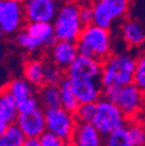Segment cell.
Instances as JSON below:
<instances>
[{
  "mask_svg": "<svg viewBox=\"0 0 145 146\" xmlns=\"http://www.w3.org/2000/svg\"><path fill=\"white\" fill-rule=\"evenodd\" d=\"M137 58L130 53H112L103 62L100 82L103 88L134 82Z\"/></svg>",
  "mask_w": 145,
  "mask_h": 146,
  "instance_id": "1",
  "label": "cell"
},
{
  "mask_svg": "<svg viewBox=\"0 0 145 146\" xmlns=\"http://www.w3.org/2000/svg\"><path fill=\"white\" fill-rule=\"evenodd\" d=\"M79 53L104 62L112 54V34L109 29L90 23L84 27L77 40Z\"/></svg>",
  "mask_w": 145,
  "mask_h": 146,
  "instance_id": "2",
  "label": "cell"
},
{
  "mask_svg": "<svg viewBox=\"0 0 145 146\" xmlns=\"http://www.w3.org/2000/svg\"><path fill=\"white\" fill-rule=\"evenodd\" d=\"M52 23L57 40L77 42L85 27L80 19V4L76 0L62 3Z\"/></svg>",
  "mask_w": 145,
  "mask_h": 146,
  "instance_id": "3",
  "label": "cell"
},
{
  "mask_svg": "<svg viewBox=\"0 0 145 146\" xmlns=\"http://www.w3.org/2000/svg\"><path fill=\"white\" fill-rule=\"evenodd\" d=\"M102 98L117 104L128 118H135L145 108V94L134 82L121 87H106Z\"/></svg>",
  "mask_w": 145,
  "mask_h": 146,
  "instance_id": "4",
  "label": "cell"
},
{
  "mask_svg": "<svg viewBox=\"0 0 145 146\" xmlns=\"http://www.w3.org/2000/svg\"><path fill=\"white\" fill-rule=\"evenodd\" d=\"M129 122L126 115L114 102L103 98L96 102V113L93 124L103 136L118 127L125 126Z\"/></svg>",
  "mask_w": 145,
  "mask_h": 146,
  "instance_id": "5",
  "label": "cell"
},
{
  "mask_svg": "<svg viewBox=\"0 0 145 146\" xmlns=\"http://www.w3.org/2000/svg\"><path fill=\"white\" fill-rule=\"evenodd\" d=\"M44 111L47 131L69 141L78 124L76 115L67 111L63 107L44 109Z\"/></svg>",
  "mask_w": 145,
  "mask_h": 146,
  "instance_id": "6",
  "label": "cell"
},
{
  "mask_svg": "<svg viewBox=\"0 0 145 146\" xmlns=\"http://www.w3.org/2000/svg\"><path fill=\"white\" fill-rule=\"evenodd\" d=\"M129 8V0H99L93 4V23L110 29L118 20L123 19Z\"/></svg>",
  "mask_w": 145,
  "mask_h": 146,
  "instance_id": "7",
  "label": "cell"
},
{
  "mask_svg": "<svg viewBox=\"0 0 145 146\" xmlns=\"http://www.w3.org/2000/svg\"><path fill=\"white\" fill-rule=\"evenodd\" d=\"M27 22L22 0L0 1V30L4 35H16Z\"/></svg>",
  "mask_w": 145,
  "mask_h": 146,
  "instance_id": "8",
  "label": "cell"
},
{
  "mask_svg": "<svg viewBox=\"0 0 145 146\" xmlns=\"http://www.w3.org/2000/svg\"><path fill=\"white\" fill-rule=\"evenodd\" d=\"M4 88L15 99L20 111L29 110L40 106L35 86L26 78H15L6 84Z\"/></svg>",
  "mask_w": 145,
  "mask_h": 146,
  "instance_id": "9",
  "label": "cell"
},
{
  "mask_svg": "<svg viewBox=\"0 0 145 146\" xmlns=\"http://www.w3.org/2000/svg\"><path fill=\"white\" fill-rule=\"evenodd\" d=\"M27 22H53L59 9L57 0H22Z\"/></svg>",
  "mask_w": 145,
  "mask_h": 146,
  "instance_id": "10",
  "label": "cell"
},
{
  "mask_svg": "<svg viewBox=\"0 0 145 146\" xmlns=\"http://www.w3.org/2000/svg\"><path fill=\"white\" fill-rule=\"evenodd\" d=\"M15 123L20 126L27 138H40L47 131L45 111L41 106L20 111Z\"/></svg>",
  "mask_w": 145,
  "mask_h": 146,
  "instance_id": "11",
  "label": "cell"
},
{
  "mask_svg": "<svg viewBox=\"0 0 145 146\" xmlns=\"http://www.w3.org/2000/svg\"><path fill=\"white\" fill-rule=\"evenodd\" d=\"M102 66L103 62L84 56V54H79L78 58L65 70V74L69 79L100 80Z\"/></svg>",
  "mask_w": 145,
  "mask_h": 146,
  "instance_id": "12",
  "label": "cell"
},
{
  "mask_svg": "<svg viewBox=\"0 0 145 146\" xmlns=\"http://www.w3.org/2000/svg\"><path fill=\"white\" fill-rule=\"evenodd\" d=\"M79 49L77 42L57 40L50 46L51 63L56 64L63 70H66L79 56Z\"/></svg>",
  "mask_w": 145,
  "mask_h": 146,
  "instance_id": "13",
  "label": "cell"
},
{
  "mask_svg": "<svg viewBox=\"0 0 145 146\" xmlns=\"http://www.w3.org/2000/svg\"><path fill=\"white\" fill-rule=\"evenodd\" d=\"M103 137L93 123L78 122L69 144L70 146H104Z\"/></svg>",
  "mask_w": 145,
  "mask_h": 146,
  "instance_id": "14",
  "label": "cell"
},
{
  "mask_svg": "<svg viewBox=\"0 0 145 146\" xmlns=\"http://www.w3.org/2000/svg\"><path fill=\"white\" fill-rule=\"evenodd\" d=\"M71 86L81 103L98 102L102 96L103 87L100 80L92 79H70Z\"/></svg>",
  "mask_w": 145,
  "mask_h": 146,
  "instance_id": "15",
  "label": "cell"
},
{
  "mask_svg": "<svg viewBox=\"0 0 145 146\" xmlns=\"http://www.w3.org/2000/svg\"><path fill=\"white\" fill-rule=\"evenodd\" d=\"M19 113L17 102L5 88H3L0 95V133L16 122Z\"/></svg>",
  "mask_w": 145,
  "mask_h": 146,
  "instance_id": "16",
  "label": "cell"
},
{
  "mask_svg": "<svg viewBox=\"0 0 145 146\" xmlns=\"http://www.w3.org/2000/svg\"><path fill=\"white\" fill-rule=\"evenodd\" d=\"M25 29L33 35L43 48H50L57 41L52 22H27Z\"/></svg>",
  "mask_w": 145,
  "mask_h": 146,
  "instance_id": "17",
  "label": "cell"
},
{
  "mask_svg": "<svg viewBox=\"0 0 145 146\" xmlns=\"http://www.w3.org/2000/svg\"><path fill=\"white\" fill-rule=\"evenodd\" d=\"M122 38L129 46H142L145 43V28L135 20H126L121 26Z\"/></svg>",
  "mask_w": 145,
  "mask_h": 146,
  "instance_id": "18",
  "label": "cell"
},
{
  "mask_svg": "<svg viewBox=\"0 0 145 146\" xmlns=\"http://www.w3.org/2000/svg\"><path fill=\"white\" fill-rule=\"evenodd\" d=\"M45 62L37 58L28 59L23 65V78L35 87H41L45 84Z\"/></svg>",
  "mask_w": 145,
  "mask_h": 146,
  "instance_id": "19",
  "label": "cell"
},
{
  "mask_svg": "<svg viewBox=\"0 0 145 146\" xmlns=\"http://www.w3.org/2000/svg\"><path fill=\"white\" fill-rule=\"evenodd\" d=\"M37 99L43 109L62 107L59 85L44 84L37 89Z\"/></svg>",
  "mask_w": 145,
  "mask_h": 146,
  "instance_id": "20",
  "label": "cell"
},
{
  "mask_svg": "<svg viewBox=\"0 0 145 146\" xmlns=\"http://www.w3.org/2000/svg\"><path fill=\"white\" fill-rule=\"evenodd\" d=\"M59 89H61V102H62V107L64 109H66L67 111L76 114V111L78 110V108L80 106V102L74 93L73 88L71 86L70 79L67 77L64 78V80L59 84Z\"/></svg>",
  "mask_w": 145,
  "mask_h": 146,
  "instance_id": "21",
  "label": "cell"
},
{
  "mask_svg": "<svg viewBox=\"0 0 145 146\" xmlns=\"http://www.w3.org/2000/svg\"><path fill=\"white\" fill-rule=\"evenodd\" d=\"M27 137L16 123L11 124L0 133V146H22Z\"/></svg>",
  "mask_w": 145,
  "mask_h": 146,
  "instance_id": "22",
  "label": "cell"
},
{
  "mask_svg": "<svg viewBox=\"0 0 145 146\" xmlns=\"http://www.w3.org/2000/svg\"><path fill=\"white\" fill-rule=\"evenodd\" d=\"M14 41L17 46L26 52H36L43 48L42 44L36 40L33 35H30L26 29L17 33L15 35Z\"/></svg>",
  "mask_w": 145,
  "mask_h": 146,
  "instance_id": "23",
  "label": "cell"
},
{
  "mask_svg": "<svg viewBox=\"0 0 145 146\" xmlns=\"http://www.w3.org/2000/svg\"><path fill=\"white\" fill-rule=\"evenodd\" d=\"M104 146H132L128 126H122L104 136Z\"/></svg>",
  "mask_w": 145,
  "mask_h": 146,
  "instance_id": "24",
  "label": "cell"
},
{
  "mask_svg": "<svg viewBox=\"0 0 145 146\" xmlns=\"http://www.w3.org/2000/svg\"><path fill=\"white\" fill-rule=\"evenodd\" d=\"M129 137L132 146H145V125L137 121H132L126 124Z\"/></svg>",
  "mask_w": 145,
  "mask_h": 146,
  "instance_id": "25",
  "label": "cell"
},
{
  "mask_svg": "<svg viewBox=\"0 0 145 146\" xmlns=\"http://www.w3.org/2000/svg\"><path fill=\"white\" fill-rule=\"evenodd\" d=\"M96 113V102L92 103H81L76 111V117L78 122L82 123H93Z\"/></svg>",
  "mask_w": 145,
  "mask_h": 146,
  "instance_id": "26",
  "label": "cell"
},
{
  "mask_svg": "<svg viewBox=\"0 0 145 146\" xmlns=\"http://www.w3.org/2000/svg\"><path fill=\"white\" fill-rule=\"evenodd\" d=\"M66 74H64L63 68L57 66L53 63H47V70H45V84L50 85H59Z\"/></svg>",
  "mask_w": 145,
  "mask_h": 146,
  "instance_id": "27",
  "label": "cell"
},
{
  "mask_svg": "<svg viewBox=\"0 0 145 146\" xmlns=\"http://www.w3.org/2000/svg\"><path fill=\"white\" fill-rule=\"evenodd\" d=\"M134 84L145 94V52L137 58L136 70L134 76Z\"/></svg>",
  "mask_w": 145,
  "mask_h": 146,
  "instance_id": "28",
  "label": "cell"
},
{
  "mask_svg": "<svg viewBox=\"0 0 145 146\" xmlns=\"http://www.w3.org/2000/svg\"><path fill=\"white\" fill-rule=\"evenodd\" d=\"M42 146H70L69 141L53 135L49 131H45L41 137H40Z\"/></svg>",
  "mask_w": 145,
  "mask_h": 146,
  "instance_id": "29",
  "label": "cell"
},
{
  "mask_svg": "<svg viewBox=\"0 0 145 146\" xmlns=\"http://www.w3.org/2000/svg\"><path fill=\"white\" fill-rule=\"evenodd\" d=\"M80 19L84 23V26L93 23L94 20V11H93V5L90 4H80Z\"/></svg>",
  "mask_w": 145,
  "mask_h": 146,
  "instance_id": "30",
  "label": "cell"
},
{
  "mask_svg": "<svg viewBox=\"0 0 145 146\" xmlns=\"http://www.w3.org/2000/svg\"><path fill=\"white\" fill-rule=\"evenodd\" d=\"M22 146H42V144L40 138L34 137V138H27Z\"/></svg>",
  "mask_w": 145,
  "mask_h": 146,
  "instance_id": "31",
  "label": "cell"
},
{
  "mask_svg": "<svg viewBox=\"0 0 145 146\" xmlns=\"http://www.w3.org/2000/svg\"><path fill=\"white\" fill-rule=\"evenodd\" d=\"M57 1H59V3H65V1H67V0H57Z\"/></svg>",
  "mask_w": 145,
  "mask_h": 146,
  "instance_id": "32",
  "label": "cell"
},
{
  "mask_svg": "<svg viewBox=\"0 0 145 146\" xmlns=\"http://www.w3.org/2000/svg\"><path fill=\"white\" fill-rule=\"evenodd\" d=\"M92 1H93V4H94V3H96V1H99V0H92Z\"/></svg>",
  "mask_w": 145,
  "mask_h": 146,
  "instance_id": "33",
  "label": "cell"
},
{
  "mask_svg": "<svg viewBox=\"0 0 145 146\" xmlns=\"http://www.w3.org/2000/svg\"><path fill=\"white\" fill-rule=\"evenodd\" d=\"M144 125H145V122H144Z\"/></svg>",
  "mask_w": 145,
  "mask_h": 146,
  "instance_id": "34",
  "label": "cell"
}]
</instances>
